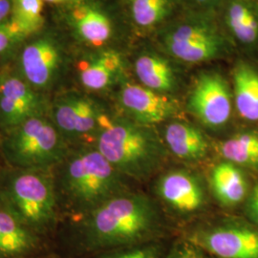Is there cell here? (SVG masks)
<instances>
[{
  "mask_svg": "<svg viewBox=\"0 0 258 258\" xmlns=\"http://www.w3.org/2000/svg\"><path fill=\"white\" fill-rule=\"evenodd\" d=\"M43 0H13L12 19L22 28L26 36H31L42 27Z\"/></svg>",
  "mask_w": 258,
  "mask_h": 258,
  "instance_id": "24",
  "label": "cell"
},
{
  "mask_svg": "<svg viewBox=\"0 0 258 258\" xmlns=\"http://www.w3.org/2000/svg\"><path fill=\"white\" fill-rule=\"evenodd\" d=\"M57 202L51 170L11 168L0 175V205L38 235L55 224Z\"/></svg>",
  "mask_w": 258,
  "mask_h": 258,
  "instance_id": "4",
  "label": "cell"
},
{
  "mask_svg": "<svg viewBox=\"0 0 258 258\" xmlns=\"http://www.w3.org/2000/svg\"><path fill=\"white\" fill-rule=\"evenodd\" d=\"M76 223L80 247L95 253L159 240L164 230L156 202L130 190L111 198Z\"/></svg>",
  "mask_w": 258,
  "mask_h": 258,
  "instance_id": "1",
  "label": "cell"
},
{
  "mask_svg": "<svg viewBox=\"0 0 258 258\" xmlns=\"http://www.w3.org/2000/svg\"><path fill=\"white\" fill-rule=\"evenodd\" d=\"M163 141L168 152L188 162H198L209 155L210 143L203 132L188 122L172 120L167 122Z\"/></svg>",
  "mask_w": 258,
  "mask_h": 258,
  "instance_id": "14",
  "label": "cell"
},
{
  "mask_svg": "<svg viewBox=\"0 0 258 258\" xmlns=\"http://www.w3.org/2000/svg\"><path fill=\"white\" fill-rule=\"evenodd\" d=\"M246 212L249 219L253 222L256 228H258V183L254 184V186L251 188L247 197Z\"/></svg>",
  "mask_w": 258,
  "mask_h": 258,
  "instance_id": "28",
  "label": "cell"
},
{
  "mask_svg": "<svg viewBox=\"0 0 258 258\" xmlns=\"http://www.w3.org/2000/svg\"><path fill=\"white\" fill-rule=\"evenodd\" d=\"M104 113L91 99L68 94L55 102L50 119L69 144L87 138L94 142Z\"/></svg>",
  "mask_w": 258,
  "mask_h": 258,
  "instance_id": "10",
  "label": "cell"
},
{
  "mask_svg": "<svg viewBox=\"0 0 258 258\" xmlns=\"http://www.w3.org/2000/svg\"><path fill=\"white\" fill-rule=\"evenodd\" d=\"M118 99L128 119L148 126L172 120L179 111L177 102L168 95L130 82L122 83Z\"/></svg>",
  "mask_w": 258,
  "mask_h": 258,
  "instance_id": "12",
  "label": "cell"
},
{
  "mask_svg": "<svg viewBox=\"0 0 258 258\" xmlns=\"http://www.w3.org/2000/svg\"><path fill=\"white\" fill-rule=\"evenodd\" d=\"M121 69L120 55L115 51H105L79 64L80 81L88 90L102 91L116 83Z\"/></svg>",
  "mask_w": 258,
  "mask_h": 258,
  "instance_id": "17",
  "label": "cell"
},
{
  "mask_svg": "<svg viewBox=\"0 0 258 258\" xmlns=\"http://www.w3.org/2000/svg\"><path fill=\"white\" fill-rule=\"evenodd\" d=\"M12 9L13 0H0V23L9 19L10 15H12Z\"/></svg>",
  "mask_w": 258,
  "mask_h": 258,
  "instance_id": "29",
  "label": "cell"
},
{
  "mask_svg": "<svg viewBox=\"0 0 258 258\" xmlns=\"http://www.w3.org/2000/svg\"><path fill=\"white\" fill-rule=\"evenodd\" d=\"M164 258H208V254L192 242L184 238L174 242L166 250Z\"/></svg>",
  "mask_w": 258,
  "mask_h": 258,
  "instance_id": "27",
  "label": "cell"
},
{
  "mask_svg": "<svg viewBox=\"0 0 258 258\" xmlns=\"http://www.w3.org/2000/svg\"><path fill=\"white\" fill-rule=\"evenodd\" d=\"M71 21L80 37L92 46H102L112 36L110 19L92 6H76L71 12Z\"/></svg>",
  "mask_w": 258,
  "mask_h": 258,
  "instance_id": "19",
  "label": "cell"
},
{
  "mask_svg": "<svg viewBox=\"0 0 258 258\" xmlns=\"http://www.w3.org/2000/svg\"><path fill=\"white\" fill-rule=\"evenodd\" d=\"M130 10L138 26L154 27L168 16L171 0H130Z\"/></svg>",
  "mask_w": 258,
  "mask_h": 258,
  "instance_id": "23",
  "label": "cell"
},
{
  "mask_svg": "<svg viewBox=\"0 0 258 258\" xmlns=\"http://www.w3.org/2000/svg\"><path fill=\"white\" fill-rule=\"evenodd\" d=\"M233 104L241 118L258 121V70L246 62H238L232 72Z\"/></svg>",
  "mask_w": 258,
  "mask_h": 258,
  "instance_id": "18",
  "label": "cell"
},
{
  "mask_svg": "<svg viewBox=\"0 0 258 258\" xmlns=\"http://www.w3.org/2000/svg\"><path fill=\"white\" fill-rule=\"evenodd\" d=\"M233 97L227 81L215 72L200 75L187 100V109L206 127H224L231 120Z\"/></svg>",
  "mask_w": 258,
  "mask_h": 258,
  "instance_id": "8",
  "label": "cell"
},
{
  "mask_svg": "<svg viewBox=\"0 0 258 258\" xmlns=\"http://www.w3.org/2000/svg\"><path fill=\"white\" fill-rule=\"evenodd\" d=\"M135 73L142 85L156 92L168 95L177 85L173 68L160 55H140L135 61Z\"/></svg>",
  "mask_w": 258,
  "mask_h": 258,
  "instance_id": "21",
  "label": "cell"
},
{
  "mask_svg": "<svg viewBox=\"0 0 258 258\" xmlns=\"http://www.w3.org/2000/svg\"><path fill=\"white\" fill-rule=\"evenodd\" d=\"M185 239L216 258H258V228L223 220L191 231Z\"/></svg>",
  "mask_w": 258,
  "mask_h": 258,
  "instance_id": "6",
  "label": "cell"
},
{
  "mask_svg": "<svg viewBox=\"0 0 258 258\" xmlns=\"http://www.w3.org/2000/svg\"><path fill=\"white\" fill-rule=\"evenodd\" d=\"M224 161L236 166L258 169V132L246 130L238 132L218 145Z\"/></svg>",
  "mask_w": 258,
  "mask_h": 258,
  "instance_id": "22",
  "label": "cell"
},
{
  "mask_svg": "<svg viewBox=\"0 0 258 258\" xmlns=\"http://www.w3.org/2000/svg\"><path fill=\"white\" fill-rule=\"evenodd\" d=\"M55 168L57 198L80 217L129 190L126 177L93 145L71 149Z\"/></svg>",
  "mask_w": 258,
  "mask_h": 258,
  "instance_id": "2",
  "label": "cell"
},
{
  "mask_svg": "<svg viewBox=\"0 0 258 258\" xmlns=\"http://www.w3.org/2000/svg\"><path fill=\"white\" fill-rule=\"evenodd\" d=\"M40 246V235L0 205V258H25Z\"/></svg>",
  "mask_w": 258,
  "mask_h": 258,
  "instance_id": "15",
  "label": "cell"
},
{
  "mask_svg": "<svg viewBox=\"0 0 258 258\" xmlns=\"http://www.w3.org/2000/svg\"><path fill=\"white\" fill-rule=\"evenodd\" d=\"M27 37L15 19L9 18L0 23V54Z\"/></svg>",
  "mask_w": 258,
  "mask_h": 258,
  "instance_id": "26",
  "label": "cell"
},
{
  "mask_svg": "<svg viewBox=\"0 0 258 258\" xmlns=\"http://www.w3.org/2000/svg\"><path fill=\"white\" fill-rule=\"evenodd\" d=\"M48 3L51 4H63V3H68V2H72L74 0H43Z\"/></svg>",
  "mask_w": 258,
  "mask_h": 258,
  "instance_id": "30",
  "label": "cell"
},
{
  "mask_svg": "<svg viewBox=\"0 0 258 258\" xmlns=\"http://www.w3.org/2000/svg\"><path fill=\"white\" fill-rule=\"evenodd\" d=\"M69 145L52 120L40 115L5 133L1 152L11 168L51 170L68 155Z\"/></svg>",
  "mask_w": 258,
  "mask_h": 258,
  "instance_id": "5",
  "label": "cell"
},
{
  "mask_svg": "<svg viewBox=\"0 0 258 258\" xmlns=\"http://www.w3.org/2000/svg\"><path fill=\"white\" fill-rule=\"evenodd\" d=\"M210 185L214 198L224 207H234L249 195V184L244 172L239 166L227 161L212 167Z\"/></svg>",
  "mask_w": 258,
  "mask_h": 258,
  "instance_id": "16",
  "label": "cell"
},
{
  "mask_svg": "<svg viewBox=\"0 0 258 258\" xmlns=\"http://www.w3.org/2000/svg\"><path fill=\"white\" fill-rule=\"evenodd\" d=\"M155 194L169 211L184 216L202 212L208 201L201 177L185 168L162 173L155 183Z\"/></svg>",
  "mask_w": 258,
  "mask_h": 258,
  "instance_id": "9",
  "label": "cell"
},
{
  "mask_svg": "<svg viewBox=\"0 0 258 258\" xmlns=\"http://www.w3.org/2000/svg\"><path fill=\"white\" fill-rule=\"evenodd\" d=\"M40 115H44V102L37 90L22 77L0 76V129L4 133Z\"/></svg>",
  "mask_w": 258,
  "mask_h": 258,
  "instance_id": "11",
  "label": "cell"
},
{
  "mask_svg": "<svg viewBox=\"0 0 258 258\" xmlns=\"http://www.w3.org/2000/svg\"><path fill=\"white\" fill-rule=\"evenodd\" d=\"M166 250L165 244L159 239L105 250L97 253L93 258H164Z\"/></svg>",
  "mask_w": 258,
  "mask_h": 258,
  "instance_id": "25",
  "label": "cell"
},
{
  "mask_svg": "<svg viewBox=\"0 0 258 258\" xmlns=\"http://www.w3.org/2000/svg\"><path fill=\"white\" fill-rule=\"evenodd\" d=\"M59 66L58 49L47 38L30 43L20 56L21 77L36 90L48 89L54 84Z\"/></svg>",
  "mask_w": 258,
  "mask_h": 258,
  "instance_id": "13",
  "label": "cell"
},
{
  "mask_svg": "<svg viewBox=\"0 0 258 258\" xmlns=\"http://www.w3.org/2000/svg\"><path fill=\"white\" fill-rule=\"evenodd\" d=\"M168 54L186 63H201L221 55L224 41L212 24L187 20L168 29L163 38Z\"/></svg>",
  "mask_w": 258,
  "mask_h": 258,
  "instance_id": "7",
  "label": "cell"
},
{
  "mask_svg": "<svg viewBox=\"0 0 258 258\" xmlns=\"http://www.w3.org/2000/svg\"><path fill=\"white\" fill-rule=\"evenodd\" d=\"M93 146L126 178L147 180L166 163L168 150L153 126L102 115Z\"/></svg>",
  "mask_w": 258,
  "mask_h": 258,
  "instance_id": "3",
  "label": "cell"
},
{
  "mask_svg": "<svg viewBox=\"0 0 258 258\" xmlns=\"http://www.w3.org/2000/svg\"><path fill=\"white\" fill-rule=\"evenodd\" d=\"M194 1H196L197 3H200V4H208V3L212 2L213 0H194Z\"/></svg>",
  "mask_w": 258,
  "mask_h": 258,
  "instance_id": "31",
  "label": "cell"
},
{
  "mask_svg": "<svg viewBox=\"0 0 258 258\" xmlns=\"http://www.w3.org/2000/svg\"><path fill=\"white\" fill-rule=\"evenodd\" d=\"M226 21L236 40L245 46L258 43V5L252 0H232L228 6Z\"/></svg>",
  "mask_w": 258,
  "mask_h": 258,
  "instance_id": "20",
  "label": "cell"
}]
</instances>
